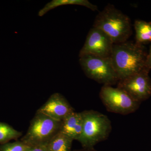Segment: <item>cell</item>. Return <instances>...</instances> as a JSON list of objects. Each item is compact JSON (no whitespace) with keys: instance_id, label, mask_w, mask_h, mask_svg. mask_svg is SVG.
<instances>
[{"instance_id":"cell-8","label":"cell","mask_w":151,"mask_h":151,"mask_svg":"<svg viewBox=\"0 0 151 151\" xmlns=\"http://www.w3.org/2000/svg\"><path fill=\"white\" fill-rule=\"evenodd\" d=\"M114 45L110 38L99 29L93 27L89 30L79 57L92 55L110 58Z\"/></svg>"},{"instance_id":"cell-15","label":"cell","mask_w":151,"mask_h":151,"mask_svg":"<svg viewBox=\"0 0 151 151\" xmlns=\"http://www.w3.org/2000/svg\"><path fill=\"white\" fill-rule=\"evenodd\" d=\"M22 141L7 143L0 145V151H27L29 147Z\"/></svg>"},{"instance_id":"cell-3","label":"cell","mask_w":151,"mask_h":151,"mask_svg":"<svg viewBox=\"0 0 151 151\" xmlns=\"http://www.w3.org/2000/svg\"><path fill=\"white\" fill-rule=\"evenodd\" d=\"M83 129L78 141L85 149L93 148L98 143L106 140L112 130L108 116L93 110L81 112Z\"/></svg>"},{"instance_id":"cell-13","label":"cell","mask_w":151,"mask_h":151,"mask_svg":"<svg viewBox=\"0 0 151 151\" xmlns=\"http://www.w3.org/2000/svg\"><path fill=\"white\" fill-rule=\"evenodd\" d=\"M73 140L59 132L47 144L49 151H71Z\"/></svg>"},{"instance_id":"cell-9","label":"cell","mask_w":151,"mask_h":151,"mask_svg":"<svg viewBox=\"0 0 151 151\" xmlns=\"http://www.w3.org/2000/svg\"><path fill=\"white\" fill-rule=\"evenodd\" d=\"M74 110L62 94L55 93L52 94L46 103L37 112L44 114L51 119L62 122Z\"/></svg>"},{"instance_id":"cell-4","label":"cell","mask_w":151,"mask_h":151,"mask_svg":"<svg viewBox=\"0 0 151 151\" xmlns=\"http://www.w3.org/2000/svg\"><path fill=\"white\" fill-rule=\"evenodd\" d=\"M62 122L37 112L21 141L29 146L46 145L60 132Z\"/></svg>"},{"instance_id":"cell-10","label":"cell","mask_w":151,"mask_h":151,"mask_svg":"<svg viewBox=\"0 0 151 151\" xmlns=\"http://www.w3.org/2000/svg\"><path fill=\"white\" fill-rule=\"evenodd\" d=\"M83 129V121L81 113L73 112L65 117L62 122L60 132L78 141L81 136Z\"/></svg>"},{"instance_id":"cell-2","label":"cell","mask_w":151,"mask_h":151,"mask_svg":"<svg viewBox=\"0 0 151 151\" xmlns=\"http://www.w3.org/2000/svg\"><path fill=\"white\" fill-rule=\"evenodd\" d=\"M93 27L106 34L114 44L127 41L132 32L129 17L111 4L106 6L97 15Z\"/></svg>"},{"instance_id":"cell-18","label":"cell","mask_w":151,"mask_h":151,"mask_svg":"<svg viewBox=\"0 0 151 151\" xmlns=\"http://www.w3.org/2000/svg\"><path fill=\"white\" fill-rule=\"evenodd\" d=\"M97 151L96 150H94V148H93L91 149H85L84 148V150H81V151Z\"/></svg>"},{"instance_id":"cell-5","label":"cell","mask_w":151,"mask_h":151,"mask_svg":"<svg viewBox=\"0 0 151 151\" xmlns=\"http://www.w3.org/2000/svg\"><path fill=\"white\" fill-rule=\"evenodd\" d=\"M79 63L88 78L103 85H112L119 81L110 58L92 55L80 57Z\"/></svg>"},{"instance_id":"cell-16","label":"cell","mask_w":151,"mask_h":151,"mask_svg":"<svg viewBox=\"0 0 151 151\" xmlns=\"http://www.w3.org/2000/svg\"><path fill=\"white\" fill-rule=\"evenodd\" d=\"M27 151H49L46 145L30 146Z\"/></svg>"},{"instance_id":"cell-11","label":"cell","mask_w":151,"mask_h":151,"mask_svg":"<svg viewBox=\"0 0 151 151\" xmlns=\"http://www.w3.org/2000/svg\"><path fill=\"white\" fill-rule=\"evenodd\" d=\"M68 5H75L83 6L90 9L93 11L98 10L97 6L93 4L87 0H52L47 4L43 8L39 11L38 15L39 17H42L49 11L55 8Z\"/></svg>"},{"instance_id":"cell-7","label":"cell","mask_w":151,"mask_h":151,"mask_svg":"<svg viewBox=\"0 0 151 151\" xmlns=\"http://www.w3.org/2000/svg\"><path fill=\"white\" fill-rule=\"evenodd\" d=\"M149 72L144 70L119 80L117 87L141 103L151 96V78Z\"/></svg>"},{"instance_id":"cell-14","label":"cell","mask_w":151,"mask_h":151,"mask_svg":"<svg viewBox=\"0 0 151 151\" xmlns=\"http://www.w3.org/2000/svg\"><path fill=\"white\" fill-rule=\"evenodd\" d=\"M22 132L15 129L8 124L0 122V144L8 143L12 139H17L22 136Z\"/></svg>"},{"instance_id":"cell-12","label":"cell","mask_w":151,"mask_h":151,"mask_svg":"<svg viewBox=\"0 0 151 151\" xmlns=\"http://www.w3.org/2000/svg\"><path fill=\"white\" fill-rule=\"evenodd\" d=\"M134 27L136 43L144 45L151 42V22L141 20L135 21Z\"/></svg>"},{"instance_id":"cell-17","label":"cell","mask_w":151,"mask_h":151,"mask_svg":"<svg viewBox=\"0 0 151 151\" xmlns=\"http://www.w3.org/2000/svg\"><path fill=\"white\" fill-rule=\"evenodd\" d=\"M145 69L149 72H150V70H151V45L149 52L147 55Z\"/></svg>"},{"instance_id":"cell-6","label":"cell","mask_w":151,"mask_h":151,"mask_svg":"<svg viewBox=\"0 0 151 151\" xmlns=\"http://www.w3.org/2000/svg\"><path fill=\"white\" fill-rule=\"evenodd\" d=\"M100 97L107 111L122 115L134 113L141 103L124 90L110 85H103L100 90Z\"/></svg>"},{"instance_id":"cell-1","label":"cell","mask_w":151,"mask_h":151,"mask_svg":"<svg viewBox=\"0 0 151 151\" xmlns=\"http://www.w3.org/2000/svg\"><path fill=\"white\" fill-rule=\"evenodd\" d=\"M147 55L144 45L136 42L114 44L110 58L119 80L145 70Z\"/></svg>"}]
</instances>
